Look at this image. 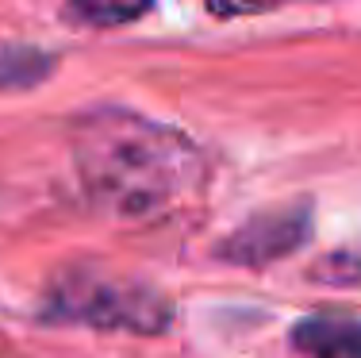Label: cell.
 <instances>
[{
	"instance_id": "cell-1",
	"label": "cell",
	"mask_w": 361,
	"mask_h": 358,
	"mask_svg": "<svg viewBox=\"0 0 361 358\" xmlns=\"http://www.w3.org/2000/svg\"><path fill=\"white\" fill-rule=\"evenodd\" d=\"M73 162L89 201L123 224H154L208 181L188 135L131 108H92L73 124Z\"/></svg>"
},
{
	"instance_id": "cell-2",
	"label": "cell",
	"mask_w": 361,
	"mask_h": 358,
	"mask_svg": "<svg viewBox=\"0 0 361 358\" xmlns=\"http://www.w3.org/2000/svg\"><path fill=\"white\" fill-rule=\"evenodd\" d=\"M54 309L70 320H85L97 328H135L161 331L169 320V304L154 289L123 285V281H100L77 274L54 289Z\"/></svg>"
},
{
	"instance_id": "cell-3",
	"label": "cell",
	"mask_w": 361,
	"mask_h": 358,
	"mask_svg": "<svg viewBox=\"0 0 361 358\" xmlns=\"http://www.w3.org/2000/svg\"><path fill=\"white\" fill-rule=\"evenodd\" d=\"M307 227H312L307 204L262 212V216H254L250 224H243L238 232H231V239H223L219 258L238 262V266H265V262L285 258V254L296 251L307 239Z\"/></svg>"
},
{
	"instance_id": "cell-4",
	"label": "cell",
	"mask_w": 361,
	"mask_h": 358,
	"mask_svg": "<svg viewBox=\"0 0 361 358\" xmlns=\"http://www.w3.org/2000/svg\"><path fill=\"white\" fill-rule=\"evenodd\" d=\"M292 347L307 358H361V320L307 316L292 328Z\"/></svg>"
},
{
	"instance_id": "cell-5",
	"label": "cell",
	"mask_w": 361,
	"mask_h": 358,
	"mask_svg": "<svg viewBox=\"0 0 361 358\" xmlns=\"http://www.w3.org/2000/svg\"><path fill=\"white\" fill-rule=\"evenodd\" d=\"M54 73V58L39 47H0V93L35 89Z\"/></svg>"
},
{
	"instance_id": "cell-6",
	"label": "cell",
	"mask_w": 361,
	"mask_h": 358,
	"mask_svg": "<svg viewBox=\"0 0 361 358\" xmlns=\"http://www.w3.org/2000/svg\"><path fill=\"white\" fill-rule=\"evenodd\" d=\"M154 0H70V16L89 28H123L150 12Z\"/></svg>"
},
{
	"instance_id": "cell-7",
	"label": "cell",
	"mask_w": 361,
	"mask_h": 358,
	"mask_svg": "<svg viewBox=\"0 0 361 358\" xmlns=\"http://www.w3.org/2000/svg\"><path fill=\"white\" fill-rule=\"evenodd\" d=\"M285 4V0H208V12L212 16H223V20H231V16H257V12H269V8Z\"/></svg>"
}]
</instances>
